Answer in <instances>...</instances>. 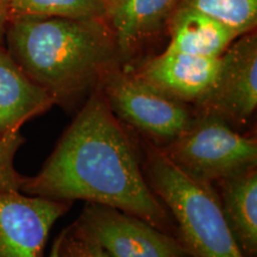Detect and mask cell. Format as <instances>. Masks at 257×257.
Listing matches in <instances>:
<instances>
[{
    "mask_svg": "<svg viewBox=\"0 0 257 257\" xmlns=\"http://www.w3.org/2000/svg\"><path fill=\"white\" fill-rule=\"evenodd\" d=\"M55 101L29 78L0 44V137L49 111Z\"/></svg>",
    "mask_w": 257,
    "mask_h": 257,
    "instance_id": "cell-11",
    "label": "cell"
},
{
    "mask_svg": "<svg viewBox=\"0 0 257 257\" xmlns=\"http://www.w3.org/2000/svg\"><path fill=\"white\" fill-rule=\"evenodd\" d=\"M219 59L188 55L167 47L131 72L165 94L193 106L214 82Z\"/></svg>",
    "mask_w": 257,
    "mask_h": 257,
    "instance_id": "cell-9",
    "label": "cell"
},
{
    "mask_svg": "<svg viewBox=\"0 0 257 257\" xmlns=\"http://www.w3.org/2000/svg\"><path fill=\"white\" fill-rule=\"evenodd\" d=\"M6 49L24 73L63 107L75 105L120 66L105 19H10Z\"/></svg>",
    "mask_w": 257,
    "mask_h": 257,
    "instance_id": "cell-2",
    "label": "cell"
},
{
    "mask_svg": "<svg viewBox=\"0 0 257 257\" xmlns=\"http://www.w3.org/2000/svg\"><path fill=\"white\" fill-rule=\"evenodd\" d=\"M148 185L176 225V237L192 257H244L210 184L180 170L159 147L137 136Z\"/></svg>",
    "mask_w": 257,
    "mask_h": 257,
    "instance_id": "cell-3",
    "label": "cell"
},
{
    "mask_svg": "<svg viewBox=\"0 0 257 257\" xmlns=\"http://www.w3.org/2000/svg\"><path fill=\"white\" fill-rule=\"evenodd\" d=\"M59 257H108L100 246L67 226L59 233Z\"/></svg>",
    "mask_w": 257,
    "mask_h": 257,
    "instance_id": "cell-17",
    "label": "cell"
},
{
    "mask_svg": "<svg viewBox=\"0 0 257 257\" xmlns=\"http://www.w3.org/2000/svg\"><path fill=\"white\" fill-rule=\"evenodd\" d=\"M179 4L180 0H112L105 22L113 35L120 62L128 61L167 25Z\"/></svg>",
    "mask_w": 257,
    "mask_h": 257,
    "instance_id": "cell-10",
    "label": "cell"
},
{
    "mask_svg": "<svg viewBox=\"0 0 257 257\" xmlns=\"http://www.w3.org/2000/svg\"><path fill=\"white\" fill-rule=\"evenodd\" d=\"M227 226L244 257H257V167L213 185Z\"/></svg>",
    "mask_w": 257,
    "mask_h": 257,
    "instance_id": "cell-13",
    "label": "cell"
},
{
    "mask_svg": "<svg viewBox=\"0 0 257 257\" xmlns=\"http://www.w3.org/2000/svg\"><path fill=\"white\" fill-rule=\"evenodd\" d=\"M73 202L0 192V257H46L50 231Z\"/></svg>",
    "mask_w": 257,
    "mask_h": 257,
    "instance_id": "cell-8",
    "label": "cell"
},
{
    "mask_svg": "<svg viewBox=\"0 0 257 257\" xmlns=\"http://www.w3.org/2000/svg\"><path fill=\"white\" fill-rule=\"evenodd\" d=\"M24 138L19 131L0 137V192L21 191L25 180L15 167V157L23 146Z\"/></svg>",
    "mask_w": 257,
    "mask_h": 257,
    "instance_id": "cell-16",
    "label": "cell"
},
{
    "mask_svg": "<svg viewBox=\"0 0 257 257\" xmlns=\"http://www.w3.org/2000/svg\"><path fill=\"white\" fill-rule=\"evenodd\" d=\"M21 192L118 208L176 237L174 219L144 176L137 135L115 117L99 88L83 102L40 172L25 176Z\"/></svg>",
    "mask_w": 257,
    "mask_h": 257,
    "instance_id": "cell-1",
    "label": "cell"
},
{
    "mask_svg": "<svg viewBox=\"0 0 257 257\" xmlns=\"http://www.w3.org/2000/svg\"><path fill=\"white\" fill-rule=\"evenodd\" d=\"M257 107V36L250 31L237 37L219 59L208 92L193 105L194 113L212 114L244 133Z\"/></svg>",
    "mask_w": 257,
    "mask_h": 257,
    "instance_id": "cell-7",
    "label": "cell"
},
{
    "mask_svg": "<svg viewBox=\"0 0 257 257\" xmlns=\"http://www.w3.org/2000/svg\"><path fill=\"white\" fill-rule=\"evenodd\" d=\"M180 4L213 16L239 36L253 31L257 24V0H180Z\"/></svg>",
    "mask_w": 257,
    "mask_h": 257,
    "instance_id": "cell-15",
    "label": "cell"
},
{
    "mask_svg": "<svg viewBox=\"0 0 257 257\" xmlns=\"http://www.w3.org/2000/svg\"><path fill=\"white\" fill-rule=\"evenodd\" d=\"M48 257H59V237H56L55 240H54L53 246H51L49 256Z\"/></svg>",
    "mask_w": 257,
    "mask_h": 257,
    "instance_id": "cell-19",
    "label": "cell"
},
{
    "mask_svg": "<svg viewBox=\"0 0 257 257\" xmlns=\"http://www.w3.org/2000/svg\"><path fill=\"white\" fill-rule=\"evenodd\" d=\"M105 2H106V5H108L112 2V0H105Z\"/></svg>",
    "mask_w": 257,
    "mask_h": 257,
    "instance_id": "cell-20",
    "label": "cell"
},
{
    "mask_svg": "<svg viewBox=\"0 0 257 257\" xmlns=\"http://www.w3.org/2000/svg\"><path fill=\"white\" fill-rule=\"evenodd\" d=\"M167 25L170 35L168 48L199 57L218 59L239 37L219 19L184 4L178 5Z\"/></svg>",
    "mask_w": 257,
    "mask_h": 257,
    "instance_id": "cell-12",
    "label": "cell"
},
{
    "mask_svg": "<svg viewBox=\"0 0 257 257\" xmlns=\"http://www.w3.org/2000/svg\"><path fill=\"white\" fill-rule=\"evenodd\" d=\"M70 226L108 257H192L178 237L111 206L86 202Z\"/></svg>",
    "mask_w": 257,
    "mask_h": 257,
    "instance_id": "cell-6",
    "label": "cell"
},
{
    "mask_svg": "<svg viewBox=\"0 0 257 257\" xmlns=\"http://www.w3.org/2000/svg\"><path fill=\"white\" fill-rule=\"evenodd\" d=\"M98 88L115 117L156 147L174 141L194 119L192 105L165 94L120 66L112 69Z\"/></svg>",
    "mask_w": 257,
    "mask_h": 257,
    "instance_id": "cell-5",
    "label": "cell"
},
{
    "mask_svg": "<svg viewBox=\"0 0 257 257\" xmlns=\"http://www.w3.org/2000/svg\"><path fill=\"white\" fill-rule=\"evenodd\" d=\"M105 0H10L9 21L23 17L105 19Z\"/></svg>",
    "mask_w": 257,
    "mask_h": 257,
    "instance_id": "cell-14",
    "label": "cell"
},
{
    "mask_svg": "<svg viewBox=\"0 0 257 257\" xmlns=\"http://www.w3.org/2000/svg\"><path fill=\"white\" fill-rule=\"evenodd\" d=\"M178 138L159 147L180 170L213 186L220 180L257 167V140L212 114L194 113Z\"/></svg>",
    "mask_w": 257,
    "mask_h": 257,
    "instance_id": "cell-4",
    "label": "cell"
},
{
    "mask_svg": "<svg viewBox=\"0 0 257 257\" xmlns=\"http://www.w3.org/2000/svg\"><path fill=\"white\" fill-rule=\"evenodd\" d=\"M9 2L10 0H0V44L9 24Z\"/></svg>",
    "mask_w": 257,
    "mask_h": 257,
    "instance_id": "cell-18",
    "label": "cell"
}]
</instances>
